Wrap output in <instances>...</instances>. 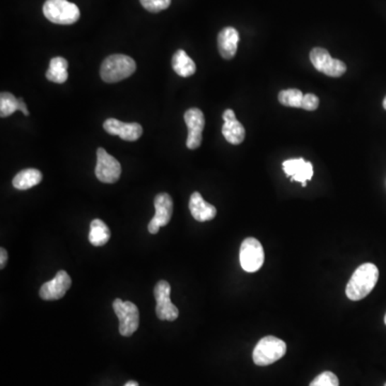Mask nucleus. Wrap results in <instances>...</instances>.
<instances>
[{
	"mask_svg": "<svg viewBox=\"0 0 386 386\" xmlns=\"http://www.w3.org/2000/svg\"><path fill=\"white\" fill-rule=\"evenodd\" d=\"M20 109V100L12 93H1L0 95V116L8 117Z\"/></svg>",
	"mask_w": 386,
	"mask_h": 386,
	"instance_id": "obj_22",
	"label": "nucleus"
},
{
	"mask_svg": "<svg viewBox=\"0 0 386 386\" xmlns=\"http://www.w3.org/2000/svg\"><path fill=\"white\" fill-rule=\"evenodd\" d=\"M136 64L131 57L122 54L109 56L101 64L100 76L105 82L117 83L136 72Z\"/></svg>",
	"mask_w": 386,
	"mask_h": 386,
	"instance_id": "obj_2",
	"label": "nucleus"
},
{
	"mask_svg": "<svg viewBox=\"0 0 386 386\" xmlns=\"http://www.w3.org/2000/svg\"><path fill=\"white\" fill-rule=\"evenodd\" d=\"M72 280L66 271H59L51 281L45 282L40 288V298L45 300H57L64 298L71 286Z\"/></svg>",
	"mask_w": 386,
	"mask_h": 386,
	"instance_id": "obj_12",
	"label": "nucleus"
},
{
	"mask_svg": "<svg viewBox=\"0 0 386 386\" xmlns=\"http://www.w3.org/2000/svg\"><path fill=\"white\" fill-rule=\"evenodd\" d=\"M319 105L320 100L317 95L313 93H306L303 98L300 109L306 110V111H315L319 107Z\"/></svg>",
	"mask_w": 386,
	"mask_h": 386,
	"instance_id": "obj_27",
	"label": "nucleus"
},
{
	"mask_svg": "<svg viewBox=\"0 0 386 386\" xmlns=\"http://www.w3.org/2000/svg\"><path fill=\"white\" fill-rule=\"evenodd\" d=\"M224 124L222 126V134L224 139L232 145H240L244 142L246 131L244 126L236 119L233 110H226L223 115Z\"/></svg>",
	"mask_w": 386,
	"mask_h": 386,
	"instance_id": "obj_14",
	"label": "nucleus"
},
{
	"mask_svg": "<svg viewBox=\"0 0 386 386\" xmlns=\"http://www.w3.org/2000/svg\"><path fill=\"white\" fill-rule=\"evenodd\" d=\"M384 322H385V324H386V315H385V317H384Z\"/></svg>",
	"mask_w": 386,
	"mask_h": 386,
	"instance_id": "obj_32",
	"label": "nucleus"
},
{
	"mask_svg": "<svg viewBox=\"0 0 386 386\" xmlns=\"http://www.w3.org/2000/svg\"><path fill=\"white\" fill-rule=\"evenodd\" d=\"M124 386H139V383L136 381H129L124 384Z\"/></svg>",
	"mask_w": 386,
	"mask_h": 386,
	"instance_id": "obj_30",
	"label": "nucleus"
},
{
	"mask_svg": "<svg viewBox=\"0 0 386 386\" xmlns=\"http://www.w3.org/2000/svg\"><path fill=\"white\" fill-rule=\"evenodd\" d=\"M379 280V269L373 263H365L356 269L346 284V298L353 302L363 300L370 294Z\"/></svg>",
	"mask_w": 386,
	"mask_h": 386,
	"instance_id": "obj_1",
	"label": "nucleus"
},
{
	"mask_svg": "<svg viewBox=\"0 0 386 386\" xmlns=\"http://www.w3.org/2000/svg\"><path fill=\"white\" fill-rule=\"evenodd\" d=\"M156 214L148 223L151 234H157L160 228L165 227L173 215V200L168 193H159L153 201Z\"/></svg>",
	"mask_w": 386,
	"mask_h": 386,
	"instance_id": "obj_10",
	"label": "nucleus"
},
{
	"mask_svg": "<svg viewBox=\"0 0 386 386\" xmlns=\"http://www.w3.org/2000/svg\"><path fill=\"white\" fill-rule=\"evenodd\" d=\"M383 107L384 109L386 110V97L385 98H384V100H383Z\"/></svg>",
	"mask_w": 386,
	"mask_h": 386,
	"instance_id": "obj_31",
	"label": "nucleus"
},
{
	"mask_svg": "<svg viewBox=\"0 0 386 386\" xmlns=\"http://www.w3.org/2000/svg\"><path fill=\"white\" fill-rule=\"evenodd\" d=\"M304 93L298 88L284 89L278 95L280 105L288 107H300Z\"/></svg>",
	"mask_w": 386,
	"mask_h": 386,
	"instance_id": "obj_21",
	"label": "nucleus"
},
{
	"mask_svg": "<svg viewBox=\"0 0 386 386\" xmlns=\"http://www.w3.org/2000/svg\"><path fill=\"white\" fill-rule=\"evenodd\" d=\"M172 67H173L174 71L182 78H189L197 71L196 64L182 49H178L174 54L173 58H172Z\"/></svg>",
	"mask_w": 386,
	"mask_h": 386,
	"instance_id": "obj_17",
	"label": "nucleus"
},
{
	"mask_svg": "<svg viewBox=\"0 0 386 386\" xmlns=\"http://www.w3.org/2000/svg\"><path fill=\"white\" fill-rule=\"evenodd\" d=\"M42 173L37 169H26L18 172L12 180V185L18 190H28L42 182Z\"/></svg>",
	"mask_w": 386,
	"mask_h": 386,
	"instance_id": "obj_18",
	"label": "nucleus"
},
{
	"mask_svg": "<svg viewBox=\"0 0 386 386\" xmlns=\"http://www.w3.org/2000/svg\"><path fill=\"white\" fill-rule=\"evenodd\" d=\"M313 175V168L312 165L308 161L303 165V167L300 168V171L296 174V175L292 177L293 182H302L303 186L306 187L307 180H311Z\"/></svg>",
	"mask_w": 386,
	"mask_h": 386,
	"instance_id": "obj_25",
	"label": "nucleus"
},
{
	"mask_svg": "<svg viewBox=\"0 0 386 386\" xmlns=\"http://www.w3.org/2000/svg\"><path fill=\"white\" fill-rule=\"evenodd\" d=\"M189 209L192 217L199 222L211 221L217 215L216 207L207 203L200 192H193L191 194Z\"/></svg>",
	"mask_w": 386,
	"mask_h": 386,
	"instance_id": "obj_16",
	"label": "nucleus"
},
{
	"mask_svg": "<svg viewBox=\"0 0 386 386\" xmlns=\"http://www.w3.org/2000/svg\"><path fill=\"white\" fill-rule=\"evenodd\" d=\"M8 252L5 248H1L0 250V269H3L7 264Z\"/></svg>",
	"mask_w": 386,
	"mask_h": 386,
	"instance_id": "obj_28",
	"label": "nucleus"
},
{
	"mask_svg": "<svg viewBox=\"0 0 386 386\" xmlns=\"http://www.w3.org/2000/svg\"><path fill=\"white\" fill-rule=\"evenodd\" d=\"M141 5L151 13H158L168 9L171 5V0H140Z\"/></svg>",
	"mask_w": 386,
	"mask_h": 386,
	"instance_id": "obj_24",
	"label": "nucleus"
},
{
	"mask_svg": "<svg viewBox=\"0 0 386 386\" xmlns=\"http://www.w3.org/2000/svg\"><path fill=\"white\" fill-rule=\"evenodd\" d=\"M306 163L304 159L300 158V159H290L286 160L283 163V170L284 173L288 176H292L293 177L298 171H300V168L303 167V165Z\"/></svg>",
	"mask_w": 386,
	"mask_h": 386,
	"instance_id": "obj_26",
	"label": "nucleus"
},
{
	"mask_svg": "<svg viewBox=\"0 0 386 386\" xmlns=\"http://www.w3.org/2000/svg\"><path fill=\"white\" fill-rule=\"evenodd\" d=\"M265 260L264 249L257 238H248L242 242L240 261L244 271L255 273L263 267Z\"/></svg>",
	"mask_w": 386,
	"mask_h": 386,
	"instance_id": "obj_6",
	"label": "nucleus"
},
{
	"mask_svg": "<svg viewBox=\"0 0 386 386\" xmlns=\"http://www.w3.org/2000/svg\"><path fill=\"white\" fill-rule=\"evenodd\" d=\"M68 64L67 59L64 57H54L49 62V68L47 71V78L49 82L56 84H64L68 80Z\"/></svg>",
	"mask_w": 386,
	"mask_h": 386,
	"instance_id": "obj_19",
	"label": "nucleus"
},
{
	"mask_svg": "<svg viewBox=\"0 0 386 386\" xmlns=\"http://www.w3.org/2000/svg\"><path fill=\"white\" fill-rule=\"evenodd\" d=\"M286 344L275 336H267L257 342L252 353L253 362L257 366H269L283 358Z\"/></svg>",
	"mask_w": 386,
	"mask_h": 386,
	"instance_id": "obj_3",
	"label": "nucleus"
},
{
	"mask_svg": "<svg viewBox=\"0 0 386 386\" xmlns=\"http://www.w3.org/2000/svg\"><path fill=\"white\" fill-rule=\"evenodd\" d=\"M310 62L317 71L332 78H339L346 71V66L344 62L332 57L329 51L322 47L311 49Z\"/></svg>",
	"mask_w": 386,
	"mask_h": 386,
	"instance_id": "obj_7",
	"label": "nucleus"
},
{
	"mask_svg": "<svg viewBox=\"0 0 386 386\" xmlns=\"http://www.w3.org/2000/svg\"><path fill=\"white\" fill-rule=\"evenodd\" d=\"M113 309L119 321L120 335L124 337L134 335L140 325V312L136 305L116 298L113 303Z\"/></svg>",
	"mask_w": 386,
	"mask_h": 386,
	"instance_id": "obj_5",
	"label": "nucleus"
},
{
	"mask_svg": "<svg viewBox=\"0 0 386 386\" xmlns=\"http://www.w3.org/2000/svg\"><path fill=\"white\" fill-rule=\"evenodd\" d=\"M43 13L54 24L71 25L80 18V9L68 0H47L43 6Z\"/></svg>",
	"mask_w": 386,
	"mask_h": 386,
	"instance_id": "obj_4",
	"label": "nucleus"
},
{
	"mask_svg": "<svg viewBox=\"0 0 386 386\" xmlns=\"http://www.w3.org/2000/svg\"><path fill=\"white\" fill-rule=\"evenodd\" d=\"M20 100V109H18V111L22 112L23 114H24L25 116L29 115L28 110H27L26 105H25L24 100H23L22 98L18 99Z\"/></svg>",
	"mask_w": 386,
	"mask_h": 386,
	"instance_id": "obj_29",
	"label": "nucleus"
},
{
	"mask_svg": "<svg viewBox=\"0 0 386 386\" xmlns=\"http://www.w3.org/2000/svg\"><path fill=\"white\" fill-rule=\"evenodd\" d=\"M170 294H171V286L169 282L165 280H160L157 282L153 288V296L157 302L156 313L161 321H175L180 315L177 307L171 302Z\"/></svg>",
	"mask_w": 386,
	"mask_h": 386,
	"instance_id": "obj_8",
	"label": "nucleus"
},
{
	"mask_svg": "<svg viewBox=\"0 0 386 386\" xmlns=\"http://www.w3.org/2000/svg\"><path fill=\"white\" fill-rule=\"evenodd\" d=\"M111 238V232L107 224L100 219H93L90 223L88 240L93 246H105Z\"/></svg>",
	"mask_w": 386,
	"mask_h": 386,
	"instance_id": "obj_20",
	"label": "nucleus"
},
{
	"mask_svg": "<svg viewBox=\"0 0 386 386\" xmlns=\"http://www.w3.org/2000/svg\"><path fill=\"white\" fill-rule=\"evenodd\" d=\"M384 386H386V383H385V385H384Z\"/></svg>",
	"mask_w": 386,
	"mask_h": 386,
	"instance_id": "obj_33",
	"label": "nucleus"
},
{
	"mask_svg": "<svg viewBox=\"0 0 386 386\" xmlns=\"http://www.w3.org/2000/svg\"><path fill=\"white\" fill-rule=\"evenodd\" d=\"M309 386H339V380L335 373L324 371L315 378Z\"/></svg>",
	"mask_w": 386,
	"mask_h": 386,
	"instance_id": "obj_23",
	"label": "nucleus"
},
{
	"mask_svg": "<svg viewBox=\"0 0 386 386\" xmlns=\"http://www.w3.org/2000/svg\"><path fill=\"white\" fill-rule=\"evenodd\" d=\"M95 176L105 184H114L118 182L122 175V165L113 156L107 153L105 148L97 149V165Z\"/></svg>",
	"mask_w": 386,
	"mask_h": 386,
	"instance_id": "obj_9",
	"label": "nucleus"
},
{
	"mask_svg": "<svg viewBox=\"0 0 386 386\" xmlns=\"http://www.w3.org/2000/svg\"><path fill=\"white\" fill-rule=\"evenodd\" d=\"M103 128L111 136H118L129 142L139 140L143 134L142 126L138 122H122L115 118L105 120Z\"/></svg>",
	"mask_w": 386,
	"mask_h": 386,
	"instance_id": "obj_13",
	"label": "nucleus"
},
{
	"mask_svg": "<svg viewBox=\"0 0 386 386\" xmlns=\"http://www.w3.org/2000/svg\"><path fill=\"white\" fill-rule=\"evenodd\" d=\"M240 34L234 27H226L218 35V49L224 59L230 60L236 55Z\"/></svg>",
	"mask_w": 386,
	"mask_h": 386,
	"instance_id": "obj_15",
	"label": "nucleus"
},
{
	"mask_svg": "<svg viewBox=\"0 0 386 386\" xmlns=\"http://www.w3.org/2000/svg\"><path fill=\"white\" fill-rule=\"evenodd\" d=\"M185 122L188 127V138L187 147L189 149H197L202 144V132L204 130V114L197 107L189 109L184 115Z\"/></svg>",
	"mask_w": 386,
	"mask_h": 386,
	"instance_id": "obj_11",
	"label": "nucleus"
}]
</instances>
